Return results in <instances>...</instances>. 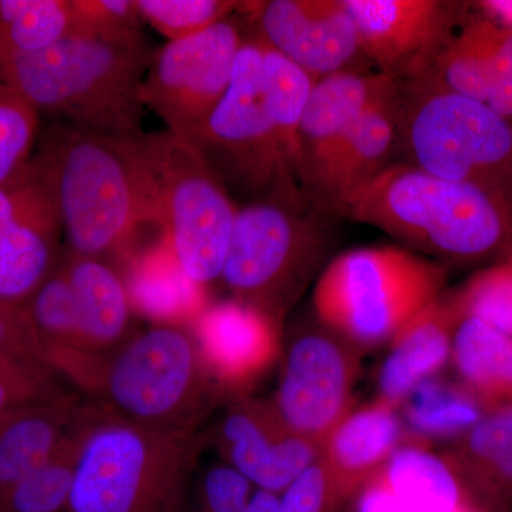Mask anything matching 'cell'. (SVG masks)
Masks as SVG:
<instances>
[{"label":"cell","mask_w":512,"mask_h":512,"mask_svg":"<svg viewBox=\"0 0 512 512\" xmlns=\"http://www.w3.org/2000/svg\"><path fill=\"white\" fill-rule=\"evenodd\" d=\"M136 140L178 262L198 284L221 279L237 204L190 141L168 130Z\"/></svg>","instance_id":"obj_9"},{"label":"cell","mask_w":512,"mask_h":512,"mask_svg":"<svg viewBox=\"0 0 512 512\" xmlns=\"http://www.w3.org/2000/svg\"><path fill=\"white\" fill-rule=\"evenodd\" d=\"M237 470L222 463L211 467L198 490L200 512H278L281 495L258 490Z\"/></svg>","instance_id":"obj_34"},{"label":"cell","mask_w":512,"mask_h":512,"mask_svg":"<svg viewBox=\"0 0 512 512\" xmlns=\"http://www.w3.org/2000/svg\"><path fill=\"white\" fill-rule=\"evenodd\" d=\"M72 33V0H0V63L42 52Z\"/></svg>","instance_id":"obj_27"},{"label":"cell","mask_w":512,"mask_h":512,"mask_svg":"<svg viewBox=\"0 0 512 512\" xmlns=\"http://www.w3.org/2000/svg\"><path fill=\"white\" fill-rule=\"evenodd\" d=\"M450 302L458 319L476 318L512 338V261L474 276Z\"/></svg>","instance_id":"obj_32"},{"label":"cell","mask_w":512,"mask_h":512,"mask_svg":"<svg viewBox=\"0 0 512 512\" xmlns=\"http://www.w3.org/2000/svg\"><path fill=\"white\" fill-rule=\"evenodd\" d=\"M404 419L414 436H463L485 416L481 407L458 384L427 380L417 386L402 403Z\"/></svg>","instance_id":"obj_29"},{"label":"cell","mask_w":512,"mask_h":512,"mask_svg":"<svg viewBox=\"0 0 512 512\" xmlns=\"http://www.w3.org/2000/svg\"><path fill=\"white\" fill-rule=\"evenodd\" d=\"M59 375L35 357L0 352V417L36 406L73 399Z\"/></svg>","instance_id":"obj_30"},{"label":"cell","mask_w":512,"mask_h":512,"mask_svg":"<svg viewBox=\"0 0 512 512\" xmlns=\"http://www.w3.org/2000/svg\"><path fill=\"white\" fill-rule=\"evenodd\" d=\"M156 53L143 30L127 35L72 33L32 55L0 63L8 84L56 121L114 137L141 133L144 79Z\"/></svg>","instance_id":"obj_2"},{"label":"cell","mask_w":512,"mask_h":512,"mask_svg":"<svg viewBox=\"0 0 512 512\" xmlns=\"http://www.w3.org/2000/svg\"><path fill=\"white\" fill-rule=\"evenodd\" d=\"M360 47L396 82L406 79L447 32V3L436 0H343Z\"/></svg>","instance_id":"obj_15"},{"label":"cell","mask_w":512,"mask_h":512,"mask_svg":"<svg viewBox=\"0 0 512 512\" xmlns=\"http://www.w3.org/2000/svg\"><path fill=\"white\" fill-rule=\"evenodd\" d=\"M136 137L55 121L40 140L33 158L59 211L70 254L114 265L167 237Z\"/></svg>","instance_id":"obj_1"},{"label":"cell","mask_w":512,"mask_h":512,"mask_svg":"<svg viewBox=\"0 0 512 512\" xmlns=\"http://www.w3.org/2000/svg\"><path fill=\"white\" fill-rule=\"evenodd\" d=\"M101 413L99 409L49 460L3 494L0 512H64L72 493L80 448Z\"/></svg>","instance_id":"obj_28"},{"label":"cell","mask_w":512,"mask_h":512,"mask_svg":"<svg viewBox=\"0 0 512 512\" xmlns=\"http://www.w3.org/2000/svg\"><path fill=\"white\" fill-rule=\"evenodd\" d=\"M83 392L116 419L168 433H198L222 396L188 328L134 333L94 370Z\"/></svg>","instance_id":"obj_3"},{"label":"cell","mask_w":512,"mask_h":512,"mask_svg":"<svg viewBox=\"0 0 512 512\" xmlns=\"http://www.w3.org/2000/svg\"><path fill=\"white\" fill-rule=\"evenodd\" d=\"M458 386L484 414L512 409V338L476 318L458 319L451 346Z\"/></svg>","instance_id":"obj_25"},{"label":"cell","mask_w":512,"mask_h":512,"mask_svg":"<svg viewBox=\"0 0 512 512\" xmlns=\"http://www.w3.org/2000/svg\"><path fill=\"white\" fill-rule=\"evenodd\" d=\"M204 444L198 433L147 429L103 412L80 448L64 512H187Z\"/></svg>","instance_id":"obj_4"},{"label":"cell","mask_w":512,"mask_h":512,"mask_svg":"<svg viewBox=\"0 0 512 512\" xmlns=\"http://www.w3.org/2000/svg\"><path fill=\"white\" fill-rule=\"evenodd\" d=\"M144 22L171 40L197 35L231 18L244 2L234 0H137Z\"/></svg>","instance_id":"obj_33"},{"label":"cell","mask_w":512,"mask_h":512,"mask_svg":"<svg viewBox=\"0 0 512 512\" xmlns=\"http://www.w3.org/2000/svg\"><path fill=\"white\" fill-rule=\"evenodd\" d=\"M73 33L117 36L141 32L137 0H72Z\"/></svg>","instance_id":"obj_35"},{"label":"cell","mask_w":512,"mask_h":512,"mask_svg":"<svg viewBox=\"0 0 512 512\" xmlns=\"http://www.w3.org/2000/svg\"><path fill=\"white\" fill-rule=\"evenodd\" d=\"M261 40L245 37L228 92L185 138L234 200L303 195L286 164L261 99ZM305 197V195H303Z\"/></svg>","instance_id":"obj_8"},{"label":"cell","mask_w":512,"mask_h":512,"mask_svg":"<svg viewBox=\"0 0 512 512\" xmlns=\"http://www.w3.org/2000/svg\"><path fill=\"white\" fill-rule=\"evenodd\" d=\"M400 89L384 76L350 130L330 171L320 211L338 214L340 205L386 168L387 158L399 140Z\"/></svg>","instance_id":"obj_20"},{"label":"cell","mask_w":512,"mask_h":512,"mask_svg":"<svg viewBox=\"0 0 512 512\" xmlns=\"http://www.w3.org/2000/svg\"><path fill=\"white\" fill-rule=\"evenodd\" d=\"M281 323L237 301L208 306L190 330L222 393L247 390L278 359Z\"/></svg>","instance_id":"obj_14"},{"label":"cell","mask_w":512,"mask_h":512,"mask_svg":"<svg viewBox=\"0 0 512 512\" xmlns=\"http://www.w3.org/2000/svg\"><path fill=\"white\" fill-rule=\"evenodd\" d=\"M458 316L443 295L392 340L379 375L377 399L400 409L410 393L450 362Z\"/></svg>","instance_id":"obj_23"},{"label":"cell","mask_w":512,"mask_h":512,"mask_svg":"<svg viewBox=\"0 0 512 512\" xmlns=\"http://www.w3.org/2000/svg\"><path fill=\"white\" fill-rule=\"evenodd\" d=\"M399 409L376 399L352 412L319 446V461L345 500L353 503L397 448L414 439Z\"/></svg>","instance_id":"obj_18"},{"label":"cell","mask_w":512,"mask_h":512,"mask_svg":"<svg viewBox=\"0 0 512 512\" xmlns=\"http://www.w3.org/2000/svg\"><path fill=\"white\" fill-rule=\"evenodd\" d=\"M384 79L383 74L342 72L316 82L303 114L298 183L320 210L330 171L353 124Z\"/></svg>","instance_id":"obj_16"},{"label":"cell","mask_w":512,"mask_h":512,"mask_svg":"<svg viewBox=\"0 0 512 512\" xmlns=\"http://www.w3.org/2000/svg\"><path fill=\"white\" fill-rule=\"evenodd\" d=\"M443 269L409 249H353L333 259L313 289L319 322L359 350L392 340L443 295Z\"/></svg>","instance_id":"obj_6"},{"label":"cell","mask_w":512,"mask_h":512,"mask_svg":"<svg viewBox=\"0 0 512 512\" xmlns=\"http://www.w3.org/2000/svg\"><path fill=\"white\" fill-rule=\"evenodd\" d=\"M441 456L477 512H512V409L485 414Z\"/></svg>","instance_id":"obj_22"},{"label":"cell","mask_w":512,"mask_h":512,"mask_svg":"<svg viewBox=\"0 0 512 512\" xmlns=\"http://www.w3.org/2000/svg\"><path fill=\"white\" fill-rule=\"evenodd\" d=\"M114 266L126 285L134 315L154 325L190 329L211 305L205 285L195 282L178 262L170 237L137 248Z\"/></svg>","instance_id":"obj_19"},{"label":"cell","mask_w":512,"mask_h":512,"mask_svg":"<svg viewBox=\"0 0 512 512\" xmlns=\"http://www.w3.org/2000/svg\"><path fill=\"white\" fill-rule=\"evenodd\" d=\"M342 512H348V508H346V510H343Z\"/></svg>","instance_id":"obj_41"},{"label":"cell","mask_w":512,"mask_h":512,"mask_svg":"<svg viewBox=\"0 0 512 512\" xmlns=\"http://www.w3.org/2000/svg\"><path fill=\"white\" fill-rule=\"evenodd\" d=\"M0 57H2V42H0Z\"/></svg>","instance_id":"obj_40"},{"label":"cell","mask_w":512,"mask_h":512,"mask_svg":"<svg viewBox=\"0 0 512 512\" xmlns=\"http://www.w3.org/2000/svg\"><path fill=\"white\" fill-rule=\"evenodd\" d=\"M0 352L46 362L45 346L25 306L0 301Z\"/></svg>","instance_id":"obj_37"},{"label":"cell","mask_w":512,"mask_h":512,"mask_svg":"<svg viewBox=\"0 0 512 512\" xmlns=\"http://www.w3.org/2000/svg\"><path fill=\"white\" fill-rule=\"evenodd\" d=\"M261 46L262 104L278 138L286 164L298 183L301 168L299 133L309 97L318 80L272 47L265 45L262 40Z\"/></svg>","instance_id":"obj_26"},{"label":"cell","mask_w":512,"mask_h":512,"mask_svg":"<svg viewBox=\"0 0 512 512\" xmlns=\"http://www.w3.org/2000/svg\"><path fill=\"white\" fill-rule=\"evenodd\" d=\"M323 217L303 195L238 207L221 275L234 299L282 323L328 249Z\"/></svg>","instance_id":"obj_7"},{"label":"cell","mask_w":512,"mask_h":512,"mask_svg":"<svg viewBox=\"0 0 512 512\" xmlns=\"http://www.w3.org/2000/svg\"><path fill=\"white\" fill-rule=\"evenodd\" d=\"M467 40L490 60L498 76L512 82V33L497 37L473 35Z\"/></svg>","instance_id":"obj_38"},{"label":"cell","mask_w":512,"mask_h":512,"mask_svg":"<svg viewBox=\"0 0 512 512\" xmlns=\"http://www.w3.org/2000/svg\"><path fill=\"white\" fill-rule=\"evenodd\" d=\"M255 35L313 79L346 72L360 52L359 33L343 0L244 2Z\"/></svg>","instance_id":"obj_12"},{"label":"cell","mask_w":512,"mask_h":512,"mask_svg":"<svg viewBox=\"0 0 512 512\" xmlns=\"http://www.w3.org/2000/svg\"><path fill=\"white\" fill-rule=\"evenodd\" d=\"M225 464L258 490L284 493L319 457V446L289 431L271 403L235 397L217 430Z\"/></svg>","instance_id":"obj_13"},{"label":"cell","mask_w":512,"mask_h":512,"mask_svg":"<svg viewBox=\"0 0 512 512\" xmlns=\"http://www.w3.org/2000/svg\"><path fill=\"white\" fill-rule=\"evenodd\" d=\"M487 6L498 13L501 18L512 23V0H493V2H488Z\"/></svg>","instance_id":"obj_39"},{"label":"cell","mask_w":512,"mask_h":512,"mask_svg":"<svg viewBox=\"0 0 512 512\" xmlns=\"http://www.w3.org/2000/svg\"><path fill=\"white\" fill-rule=\"evenodd\" d=\"M359 352L328 329L293 340L271 403L286 429L322 444L355 407Z\"/></svg>","instance_id":"obj_11"},{"label":"cell","mask_w":512,"mask_h":512,"mask_svg":"<svg viewBox=\"0 0 512 512\" xmlns=\"http://www.w3.org/2000/svg\"><path fill=\"white\" fill-rule=\"evenodd\" d=\"M245 36L234 19L171 40L154 55L141 99L167 130L188 138L228 92Z\"/></svg>","instance_id":"obj_10"},{"label":"cell","mask_w":512,"mask_h":512,"mask_svg":"<svg viewBox=\"0 0 512 512\" xmlns=\"http://www.w3.org/2000/svg\"><path fill=\"white\" fill-rule=\"evenodd\" d=\"M64 266L76 302L83 355L57 370L74 386L131 336L134 311L119 269L109 261L66 252Z\"/></svg>","instance_id":"obj_17"},{"label":"cell","mask_w":512,"mask_h":512,"mask_svg":"<svg viewBox=\"0 0 512 512\" xmlns=\"http://www.w3.org/2000/svg\"><path fill=\"white\" fill-rule=\"evenodd\" d=\"M62 231L59 211L45 181L43 190L0 238V301L26 306L62 259Z\"/></svg>","instance_id":"obj_21"},{"label":"cell","mask_w":512,"mask_h":512,"mask_svg":"<svg viewBox=\"0 0 512 512\" xmlns=\"http://www.w3.org/2000/svg\"><path fill=\"white\" fill-rule=\"evenodd\" d=\"M350 504L318 458L281 493L278 512H342Z\"/></svg>","instance_id":"obj_36"},{"label":"cell","mask_w":512,"mask_h":512,"mask_svg":"<svg viewBox=\"0 0 512 512\" xmlns=\"http://www.w3.org/2000/svg\"><path fill=\"white\" fill-rule=\"evenodd\" d=\"M369 484L417 511L477 512L446 458L419 437L397 448Z\"/></svg>","instance_id":"obj_24"},{"label":"cell","mask_w":512,"mask_h":512,"mask_svg":"<svg viewBox=\"0 0 512 512\" xmlns=\"http://www.w3.org/2000/svg\"><path fill=\"white\" fill-rule=\"evenodd\" d=\"M336 217L382 229L430 254L470 259L500 245L503 215L487 191L412 164L387 165L340 205Z\"/></svg>","instance_id":"obj_5"},{"label":"cell","mask_w":512,"mask_h":512,"mask_svg":"<svg viewBox=\"0 0 512 512\" xmlns=\"http://www.w3.org/2000/svg\"><path fill=\"white\" fill-rule=\"evenodd\" d=\"M39 117L28 100L0 82V185L18 177L32 160Z\"/></svg>","instance_id":"obj_31"}]
</instances>
